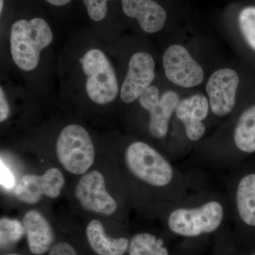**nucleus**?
<instances>
[{
	"label": "nucleus",
	"instance_id": "f257e3e1",
	"mask_svg": "<svg viewBox=\"0 0 255 255\" xmlns=\"http://www.w3.org/2000/svg\"><path fill=\"white\" fill-rule=\"evenodd\" d=\"M55 23L38 0H0L1 73L57 100Z\"/></svg>",
	"mask_w": 255,
	"mask_h": 255
},
{
	"label": "nucleus",
	"instance_id": "f03ea898",
	"mask_svg": "<svg viewBox=\"0 0 255 255\" xmlns=\"http://www.w3.org/2000/svg\"><path fill=\"white\" fill-rule=\"evenodd\" d=\"M120 78L114 57L86 26L69 32L57 58V104L79 115L119 106Z\"/></svg>",
	"mask_w": 255,
	"mask_h": 255
},
{
	"label": "nucleus",
	"instance_id": "7ed1b4c3",
	"mask_svg": "<svg viewBox=\"0 0 255 255\" xmlns=\"http://www.w3.org/2000/svg\"><path fill=\"white\" fill-rule=\"evenodd\" d=\"M124 160L129 173L146 187L160 191L168 206L182 200L192 189V181L147 142H129Z\"/></svg>",
	"mask_w": 255,
	"mask_h": 255
},
{
	"label": "nucleus",
	"instance_id": "20e7f679",
	"mask_svg": "<svg viewBox=\"0 0 255 255\" xmlns=\"http://www.w3.org/2000/svg\"><path fill=\"white\" fill-rule=\"evenodd\" d=\"M165 209L169 231L184 238L216 232L231 217L228 197L214 191L198 190Z\"/></svg>",
	"mask_w": 255,
	"mask_h": 255
},
{
	"label": "nucleus",
	"instance_id": "39448f33",
	"mask_svg": "<svg viewBox=\"0 0 255 255\" xmlns=\"http://www.w3.org/2000/svg\"><path fill=\"white\" fill-rule=\"evenodd\" d=\"M57 129L54 147L60 163L70 173H87L95 158V142L90 130L78 122L63 123Z\"/></svg>",
	"mask_w": 255,
	"mask_h": 255
},
{
	"label": "nucleus",
	"instance_id": "423d86ee",
	"mask_svg": "<svg viewBox=\"0 0 255 255\" xmlns=\"http://www.w3.org/2000/svg\"><path fill=\"white\" fill-rule=\"evenodd\" d=\"M78 10L84 26L106 46L122 37L121 0H78Z\"/></svg>",
	"mask_w": 255,
	"mask_h": 255
},
{
	"label": "nucleus",
	"instance_id": "0eeeda50",
	"mask_svg": "<svg viewBox=\"0 0 255 255\" xmlns=\"http://www.w3.org/2000/svg\"><path fill=\"white\" fill-rule=\"evenodd\" d=\"M126 62L125 70L119 74V105L130 106L154 83L156 62L153 55L145 50H135Z\"/></svg>",
	"mask_w": 255,
	"mask_h": 255
},
{
	"label": "nucleus",
	"instance_id": "6e6552de",
	"mask_svg": "<svg viewBox=\"0 0 255 255\" xmlns=\"http://www.w3.org/2000/svg\"><path fill=\"white\" fill-rule=\"evenodd\" d=\"M231 217L248 231H255V162L242 165L229 184Z\"/></svg>",
	"mask_w": 255,
	"mask_h": 255
},
{
	"label": "nucleus",
	"instance_id": "1a4fd4ad",
	"mask_svg": "<svg viewBox=\"0 0 255 255\" xmlns=\"http://www.w3.org/2000/svg\"><path fill=\"white\" fill-rule=\"evenodd\" d=\"M179 95L172 90L161 92L154 83L135 103L147 114V130L151 137L162 140L167 137L169 122L179 104Z\"/></svg>",
	"mask_w": 255,
	"mask_h": 255
},
{
	"label": "nucleus",
	"instance_id": "9d476101",
	"mask_svg": "<svg viewBox=\"0 0 255 255\" xmlns=\"http://www.w3.org/2000/svg\"><path fill=\"white\" fill-rule=\"evenodd\" d=\"M162 60L164 75L174 85L182 88H192L204 81L202 67L182 45L169 46L164 50Z\"/></svg>",
	"mask_w": 255,
	"mask_h": 255
},
{
	"label": "nucleus",
	"instance_id": "9b49d317",
	"mask_svg": "<svg viewBox=\"0 0 255 255\" xmlns=\"http://www.w3.org/2000/svg\"><path fill=\"white\" fill-rule=\"evenodd\" d=\"M239 75L232 68L219 69L210 76L206 86L210 109L216 117H227L236 107Z\"/></svg>",
	"mask_w": 255,
	"mask_h": 255
},
{
	"label": "nucleus",
	"instance_id": "f8f14e48",
	"mask_svg": "<svg viewBox=\"0 0 255 255\" xmlns=\"http://www.w3.org/2000/svg\"><path fill=\"white\" fill-rule=\"evenodd\" d=\"M75 195L82 207L90 212L111 216L117 211V201L106 189L103 174L92 170L82 175L75 187Z\"/></svg>",
	"mask_w": 255,
	"mask_h": 255
},
{
	"label": "nucleus",
	"instance_id": "ddd939ff",
	"mask_svg": "<svg viewBox=\"0 0 255 255\" xmlns=\"http://www.w3.org/2000/svg\"><path fill=\"white\" fill-rule=\"evenodd\" d=\"M65 180L59 169L52 167L41 175L25 174L14 189V195L18 201L27 204H35L42 196L55 199L60 195Z\"/></svg>",
	"mask_w": 255,
	"mask_h": 255
},
{
	"label": "nucleus",
	"instance_id": "4468645a",
	"mask_svg": "<svg viewBox=\"0 0 255 255\" xmlns=\"http://www.w3.org/2000/svg\"><path fill=\"white\" fill-rule=\"evenodd\" d=\"M122 18L135 21L143 33L155 34L162 31L167 14L155 0H121Z\"/></svg>",
	"mask_w": 255,
	"mask_h": 255
},
{
	"label": "nucleus",
	"instance_id": "2eb2a0df",
	"mask_svg": "<svg viewBox=\"0 0 255 255\" xmlns=\"http://www.w3.org/2000/svg\"><path fill=\"white\" fill-rule=\"evenodd\" d=\"M209 101L201 94H196L179 101L175 110L178 120L184 126L186 135L190 141L200 140L206 130L204 121L209 114Z\"/></svg>",
	"mask_w": 255,
	"mask_h": 255
},
{
	"label": "nucleus",
	"instance_id": "dca6fc26",
	"mask_svg": "<svg viewBox=\"0 0 255 255\" xmlns=\"http://www.w3.org/2000/svg\"><path fill=\"white\" fill-rule=\"evenodd\" d=\"M233 150L227 166L241 167L250 155L255 153V105L239 116L233 130Z\"/></svg>",
	"mask_w": 255,
	"mask_h": 255
},
{
	"label": "nucleus",
	"instance_id": "f3484780",
	"mask_svg": "<svg viewBox=\"0 0 255 255\" xmlns=\"http://www.w3.org/2000/svg\"><path fill=\"white\" fill-rule=\"evenodd\" d=\"M22 223L31 253L41 255L50 251L54 233L46 218L38 211L31 210L24 215Z\"/></svg>",
	"mask_w": 255,
	"mask_h": 255
},
{
	"label": "nucleus",
	"instance_id": "a211bd4d",
	"mask_svg": "<svg viewBox=\"0 0 255 255\" xmlns=\"http://www.w3.org/2000/svg\"><path fill=\"white\" fill-rule=\"evenodd\" d=\"M87 241L92 249L99 255H124L128 250L129 243L125 238L109 237L103 225L94 219L87 226Z\"/></svg>",
	"mask_w": 255,
	"mask_h": 255
},
{
	"label": "nucleus",
	"instance_id": "6ab92c4d",
	"mask_svg": "<svg viewBox=\"0 0 255 255\" xmlns=\"http://www.w3.org/2000/svg\"><path fill=\"white\" fill-rule=\"evenodd\" d=\"M128 255H169L163 240L148 233H138L132 238Z\"/></svg>",
	"mask_w": 255,
	"mask_h": 255
},
{
	"label": "nucleus",
	"instance_id": "aec40b11",
	"mask_svg": "<svg viewBox=\"0 0 255 255\" xmlns=\"http://www.w3.org/2000/svg\"><path fill=\"white\" fill-rule=\"evenodd\" d=\"M43 6L55 26H63L78 9V0H38Z\"/></svg>",
	"mask_w": 255,
	"mask_h": 255
},
{
	"label": "nucleus",
	"instance_id": "412c9836",
	"mask_svg": "<svg viewBox=\"0 0 255 255\" xmlns=\"http://www.w3.org/2000/svg\"><path fill=\"white\" fill-rule=\"evenodd\" d=\"M25 233L23 223L16 219L1 218L0 220L1 248H6L18 243Z\"/></svg>",
	"mask_w": 255,
	"mask_h": 255
},
{
	"label": "nucleus",
	"instance_id": "4be33fe9",
	"mask_svg": "<svg viewBox=\"0 0 255 255\" xmlns=\"http://www.w3.org/2000/svg\"><path fill=\"white\" fill-rule=\"evenodd\" d=\"M239 26L247 43L255 51V6H248L242 10Z\"/></svg>",
	"mask_w": 255,
	"mask_h": 255
},
{
	"label": "nucleus",
	"instance_id": "5701e85b",
	"mask_svg": "<svg viewBox=\"0 0 255 255\" xmlns=\"http://www.w3.org/2000/svg\"><path fill=\"white\" fill-rule=\"evenodd\" d=\"M1 185L5 189H12L15 185V178L11 171L1 159Z\"/></svg>",
	"mask_w": 255,
	"mask_h": 255
},
{
	"label": "nucleus",
	"instance_id": "b1692460",
	"mask_svg": "<svg viewBox=\"0 0 255 255\" xmlns=\"http://www.w3.org/2000/svg\"><path fill=\"white\" fill-rule=\"evenodd\" d=\"M48 255H78L73 246L67 243H59L53 246Z\"/></svg>",
	"mask_w": 255,
	"mask_h": 255
},
{
	"label": "nucleus",
	"instance_id": "393cba45",
	"mask_svg": "<svg viewBox=\"0 0 255 255\" xmlns=\"http://www.w3.org/2000/svg\"><path fill=\"white\" fill-rule=\"evenodd\" d=\"M248 255H255V250H254V251H253V252L250 253V254Z\"/></svg>",
	"mask_w": 255,
	"mask_h": 255
},
{
	"label": "nucleus",
	"instance_id": "a878e982",
	"mask_svg": "<svg viewBox=\"0 0 255 255\" xmlns=\"http://www.w3.org/2000/svg\"><path fill=\"white\" fill-rule=\"evenodd\" d=\"M16 255V254H10V255Z\"/></svg>",
	"mask_w": 255,
	"mask_h": 255
}]
</instances>
